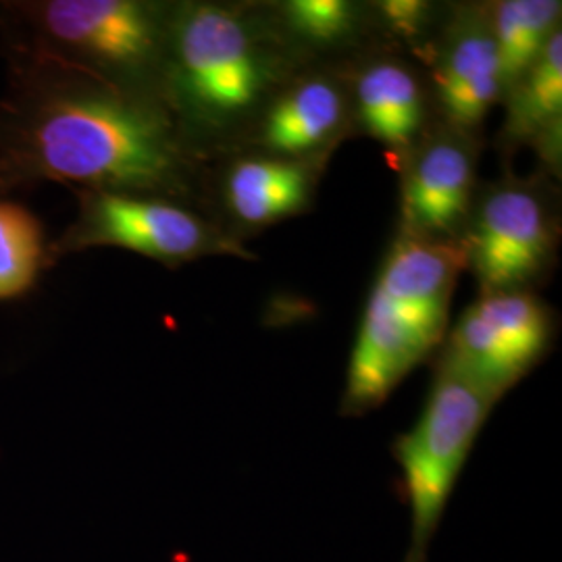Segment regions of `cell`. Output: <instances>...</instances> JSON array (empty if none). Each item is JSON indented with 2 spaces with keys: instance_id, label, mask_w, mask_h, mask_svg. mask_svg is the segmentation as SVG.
<instances>
[{
  "instance_id": "7a4b0ae2",
  "label": "cell",
  "mask_w": 562,
  "mask_h": 562,
  "mask_svg": "<svg viewBox=\"0 0 562 562\" xmlns=\"http://www.w3.org/2000/svg\"><path fill=\"white\" fill-rule=\"evenodd\" d=\"M302 67L265 4L176 0L161 101L186 144L209 162L240 146Z\"/></svg>"
},
{
  "instance_id": "4fadbf2b",
  "label": "cell",
  "mask_w": 562,
  "mask_h": 562,
  "mask_svg": "<svg viewBox=\"0 0 562 562\" xmlns=\"http://www.w3.org/2000/svg\"><path fill=\"white\" fill-rule=\"evenodd\" d=\"M464 269L467 259L459 241L423 240L398 232L373 290L394 317L434 352L446 338L452 292Z\"/></svg>"
},
{
  "instance_id": "ba28073f",
  "label": "cell",
  "mask_w": 562,
  "mask_h": 562,
  "mask_svg": "<svg viewBox=\"0 0 562 562\" xmlns=\"http://www.w3.org/2000/svg\"><path fill=\"white\" fill-rule=\"evenodd\" d=\"M327 159H285L236 150L206 162L204 211L244 241L265 227L306 213Z\"/></svg>"
},
{
  "instance_id": "277c9868",
  "label": "cell",
  "mask_w": 562,
  "mask_h": 562,
  "mask_svg": "<svg viewBox=\"0 0 562 562\" xmlns=\"http://www.w3.org/2000/svg\"><path fill=\"white\" fill-rule=\"evenodd\" d=\"M74 192L78 213L48 246V265L90 248L130 250L169 269L209 257L257 261L244 241L192 204L101 190Z\"/></svg>"
},
{
  "instance_id": "6da1fadb",
  "label": "cell",
  "mask_w": 562,
  "mask_h": 562,
  "mask_svg": "<svg viewBox=\"0 0 562 562\" xmlns=\"http://www.w3.org/2000/svg\"><path fill=\"white\" fill-rule=\"evenodd\" d=\"M11 60L13 88L0 106V192L57 181L204 211L206 162L186 144L161 99L48 60Z\"/></svg>"
},
{
  "instance_id": "8fae6325",
  "label": "cell",
  "mask_w": 562,
  "mask_h": 562,
  "mask_svg": "<svg viewBox=\"0 0 562 562\" xmlns=\"http://www.w3.org/2000/svg\"><path fill=\"white\" fill-rule=\"evenodd\" d=\"M350 132L355 121L346 69L319 63L302 67L281 86L236 150L329 159Z\"/></svg>"
},
{
  "instance_id": "ac0fdd59",
  "label": "cell",
  "mask_w": 562,
  "mask_h": 562,
  "mask_svg": "<svg viewBox=\"0 0 562 562\" xmlns=\"http://www.w3.org/2000/svg\"><path fill=\"white\" fill-rule=\"evenodd\" d=\"M48 267L38 217L18 202L0 201V301L23 296Z\"/></svg>"
},
{
  "instance_id": "3957f363",
  "label": "cell",
  "mask_w": 562,
  "mask_h": 562,
  "mask_svg": "<svg viewBox=\"0 0 562 562\" xmlns=\"http://www.w3.org/2000/svg\"><path fill=\"white\" fill-rule=\"evenodd\" d=\"M173 7L176 0H18L0 2V23L13 55L161 99Z\"/></svg>"
},
{
  "instance_id": "2e32d148",
  "label": "cell",
  "mask_w": 562,
  "mask_h": 562,
  "mask_svg": "<svg viewBox=\"0 0 562 562\" xmlns=\"http://www.w3.org/2000/svg\"><path fill=\"white\" fill-rule=\"evenodd\" d=\"M503 144H533L550 167L561 162L562 30L503 99Z\"/></svg>"
},
{
  "instance_id": "9a60e30c",
  "label": "cell",
  "mask_w": 562,
  "mask_h": 562,
  "mask_svg": "<svg viewBox=\"0 0 562 562\" xmlns=\"http://www.w3.org/2000/svg\"><path fill=\"white\" fill-rule=\"evenodd\" d=\"M283 42L304 65L346 57L375 48L380 42L371 2L355 0H281L265 4ZM352 57V59H355Z\"/></svg>"
},
{
  "instance_id": "8992f818",
  "label": "cell",
  "mask_w": 562,
  "mask_h": 562,
  "mask_svg": "<svg viewBox=\"0 0 562 562\" xmlns=\"http://www.w3.org/2000/svg\"><path fill=\"white\" fill-rule=\"evenodd\" d=\"M461 246L482 294L533 290L559 246V217L548 188L517 178L480 188Z\"/></svg>"
},
{
  "instance_id": "e0dca14e",
  "label": "cell",
  "mask_w": 562,
  "mask_h": 562,
  "mask_svg": "<svg viewBox=\"0 0 562 562\" xmlns=\"http://www.w3.org/2000/svg\"><path fill=\"white\" fill-rule=\"evenodd\" d=\"M487 15L506 94V90L540 59L552 36L561 32L562 2L498 0L487 4Z\"/></svg>"
},
{
  "instance_id": "d6986e66",
  "label": "cell",
  "mask_w": 562,
  "mask_h": 562,
  "mask_svg": "<svg viewBox=\"0 0 562 562\" xmlns=\"http://www.w3.org/2000/svg\"><path fill=\"white\" fill-rule=\"evenodd\" d=\"M371 13L380 42H396L425 60L431 44L442 27V9L425 0H380L371 2Z\"/></svg>"
},
{
  "instance_id": "5b68a950",
  "label": "cell",
  "mask_w": 562,
  "mask_h": 562,
  "mask_svg": "<svg viewBox=\"0 0 562 562\" xmlns=\"http://www.w3.org/2000/svg\"><path fill=\"white\" fill-rule=\"evenodd\" d=\"M498 398L440 361L422 419L394 443L411 504V550L423 562L475 438Z\"/></svg>"
},
{
  "instance_id": "30bf717a",
  "label": "cell",
  "mask_w": 562,
  "mask_h": 562,
  "mask_svg": "<svg viewBox=\"0 0 562 562\" xmlns=\"http://www.w3.org/2000/svg\"><path fill=\"white\" fill-rule=\"evenodd\" d=\"M423 63L436 117L477 138L504 97L487 4L450 7Z\"/></svg>"
},
{
  "instance_id": "52a82bcc",
  "label": "cell",
  "mask_w": 562,
  "mask_h": 562,
  "mask_svg": "<svg viewBox=\"0 0 562 562\" xmlns=\"http://www.w3.org/2000/svg\"><path fill=\"white\" fill-rule=\"evenodd\" d=\"M552 334V311L533 290L480 294L446 331L440 361L501 401L542 359Z\"/></svg>"
},
{
  "instance_id": "9c48e42d",
  "label": "cell",
  "mask_w": 562,
  "mask_h": 562,
  "mask_svg": "<svg viewBox=\"0 0 562 562\" xmlns=\"http://www.w3.org/2000/svg\"><path fill=\"white\" fill-rule=\"evenodd\" d=\"M480 138L434 117L401 161V234L459 241L477 196Z\"/></svg>"
},
{
  "instance_id": "7c38bea8",
  "label": "cell",
  "mask_w": 562,
  "mask_h": 562,
  "mask_svg": "<svg viewBox=\"0 0 562 562\" xmlns=\"http://www.w3.org/2000/svg\"><path fill=\"white\" fill-rule=\"evenodd\" d=\"M355 59L344 67L355 130L401 161L436 117L427 78L392 46L371 48Z\"/></svg>"
},
{
  "instance_id": "5bb4252c",
  "label": "cell",
  "mask_w": 562,
  "mask_h": 562,
  "mask_svg": "<svg viewBox=\"0 0 562 562\" xmlns=\"http://www.w3.org/2000/svg\"><path fill=\"white\" fill-rule=\"evenodd\" d=\"M429 355L431 350L371 290L350 357L341 411L361 415L380 406Z\"/></svg>"
}]
</instances>
